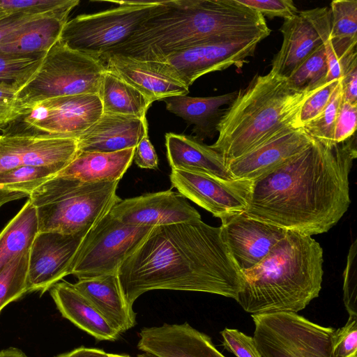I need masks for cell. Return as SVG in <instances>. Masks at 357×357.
<instances>
[{"instance_id":"obj_1","label":"cell","mask_w":357,"mask_h":357,"mask_svg":"<svg viewBox=\"0 0 357 357\" xmlns=\"http://www.w3.org/2000/svg\"><path fill=\"white\" fill-rule=\"evenodd\" d=\"M357 157L355 135L333 145L313 142L252 181L244 213L305 236L327 232L347 212L349 176Z\"/></svg>"},{"instance_id":"obj_2","label":"cell","mask_w":357,"mask_h":357,"mask_svg":"<svg viewBox=\"0 0 357 357\" xmlns=\"http://www.w3.org/2000/svg\"><path fill=\"white\" fill-rule=\"evenodd\" d=\"M130 309L151 290L199 291L236 299L243 276L220 227L202 220L155 227L117 271Z\"/></svg>"},{"instance_id":"obj_3","label":"cell","mask_w":357,"mask_h":357,"mask_svg":"<svg viewBox=\"0 0 357 357\" xmlns=\"http://www.w3.org/2000/svg\"><path fill=\"white\" fill-rule=\"evenodd\" d=\"M270 33L264 17L237 0H169L127 40L104 54L160 61L206 42Z\"/></svg>"},{"instance_id":"obj_4","label":"cell","mask_w":357,"mask_h":357,"mask_svg":"<svg viewBox=\"0 0 357 357\" xmlns=\"http://www.w3.org/2000/svg\"><path fill=\"white\" fill-rule=\"evenodd\" d=\"M323 250L310 236L287 231L255 266L243 273L235 300L251 314L296 312L319 296Z\"/></svg>"},{"instance_id":"obj_5","label":"cell","mask_w":357,"mask_h":357,"mask_svg":"<svg viewBox=\"0 0 357 357\" xmlns=\"http://www.w3.org/2000/svg\"><path fill=\"white\" fill-rule=\"evenodd\" d=\"M309 92L292 89L287 78L271 72L255 75L237 93L220 118L218 139L211 146L225 163L293 127L295 117Z\"/></svg>"},{"instance_id":"obj_6","label":"cell","mask_w":357,"mask_h":357,"mask_svg":"<svg viewBox=\"0 0 357 357\" xmlns=\"http://www.w3.org/2000/svg\"><path fill=\"white\" fill-rule=\"evenodd\" d=\"M119 182L50 178L29 197L36 210L38 232L87 234L121 199L116 195Z\"/></svg>"},{"instance_id":"obj_7","label":"cell","mask_w":357,"mask_h":357,"mask_svg":"<svg viewBox=\"0 0 357 357\" xmlns=\"http://www.w3.org/2000/svg\"><path fill=\"white\" fill-rule=\"evenodd\" d=\"M105 71L99 57L74 50L59 39L18 86L20 106L24 112L34 103L52 98L98 94Z\"/></svg>"},{"instance_id":"obj_8","label":"cell","mask_w":357,"mask_h":357,"mask_svg":"<svg viewBox=\"0 0 357 357\" xmlns=\"http://www.w3.org/2000/svg\"><path fill=\"white\" fill-rule=\"evenodd\" d=\"M118 6L68 20L60 39L70 47L100 57L127 40L167 1H114Z\"/></svg>"},{"instance_id":"obj_9","label":"cell","mask_w":357,"mask_h":357,"mask_svg":"<svg viewBox=\"0 0 357 357\" xmlns=\"http://www.w3.org/2000/svg\"><path fill=\"white\" fill-rule=\"evenodd\" d=\"M253 338L261 357H331L335 328L296 312L251 314Z\"/></svg>"},{"instance_id":"obj_10","label":"cell","mask_w":357,"mask_h":357,"mask_svg":"<svg viewBox=\"0 0 357 357\" xmlns=\"http://www.w3.org/2000/svg\"><path fill=\"white\" fill-rule=\"evenodd\" d=\"M153 228L125 224L109 212L85 236L71 274L82 280L117 273Z\"/></svg>"},{"instance_id":"obj_11","label":"cell","mask_w":357,"mask_h":357,"mask_svg":"<svg viewBox=\"0 0 357 357\" xmlns=\"http://www.w3.org/2000/svg\"><path fill=\"white\" fill-rule=\"evenodd\" d=\"M103 114L98 94L59 96L37 102L20 118L21 132L77 139Z\"/></svg>"},{"instance_id":"obj_12","label":"cell","mask_w":357,"mask_h":357,"mask_svg":"<svg viewBox=\"0 0 357 357\" xmlns=\"http://www.w3.org/2000/svg\"><path fill=\"white\" fill-rule=\"evenodd\" d=\"M266 35L208 41L174 52L162 62L188 87L201 76L227 69L240 68L254 55L259 42Z\"/></svg>"},{"instance_id":"obj_13","label":"cell","mask_w":357,"mask_h":357,"mask_svg":"<svg viewBox=\"0 0 357 357\" xmlns=\"http://www.w3.org/2000/svg\"><path fill=\"white\" fill-rule=\"evenodd\" d=\"M170 181L179 194L219 218L244 212L248 205L252 181L181 169H172Z\"/></svg>"},{"instance_id":"obj_14","label":"cell","mask_w":357,"mask_h":357,"mask_svg":"<svg viewBox=\"0 0 357 357\" xmlns=\"http://www.w3.org/2000/svg\"><path fill=\"white\" fill-rule=\"evenodd\" d=\"M78 151L75 138L6 132L0 135V173L22 166H45L60 172Z\"/></svg>"},{"instance_id":"obj_15","label":"cell","mask_w":357,"mask_h":357,"mask_svg":"<svg viewBox=\"0 0 357 357\" xmlns=\"http://www.w3.org/2000/svg\"><path fill=\"white\" fill-rule=\"evenodd\" d=\"M86 235L38 232L29 253L28 293L40 291L42 295L71 274L73 263Z\"/></svg>"},{"instance_id":"obj_16","label":"cell","mask_w":357,"mask_h":357,"mask_svg":"<svg viewBox=\"0 0 357 357\" xmlns=\"http://www.w3.org/2000/svg\"><path fill=\"white\" fill-rule=\"evenodd\" d=\"M221 235L243 273L258 264L287 231L255 219L244 212L220 218Z\"/></svg>"},{"instance_id":"obj_17","label":"cell","mask_w":357,"mask_h":357,"mask_svg":"<svg viewBox=\"0 0 357 357\" xmlns=\"http://www.w3.org/2000/svg\"><path fill=\"white\" fill-rule=\"evenodd\" d=\"M109 213L125 224L151 227L201 220L187 199L172 190L121 199Z\"/></svg>"},{"instance_id":"obj_18","label":"cell","mask_w":357,"mask_h":357,"mask_svg":"<svg viewBox=\"0 0 357 357\" xmlns=\"http://www.w3.org/2000/svg\"><path fill=\"white\" fill-rule=\"evenodd\" d=\"M99 58L106 70L137 89L151 102L189 93V87L162 62L140 61L113 54H103Z\"/></svg>"},{"instance_id":"obj_19","label":"cell","mask_w":357,"mask_h":357,"mask_svg":"<svg viewBox=\"0 0 357 357\" xmlns=\"http://www.w3.org/2000/svg\"><path fill=\"white\" fill-rule=\"evenodd\" d=\"M139 335L138 349L155 357H226L209 336L187 322L144 327Z\"/></svg>"},{"instance_id":"obj_20","label":"cell","mask_w":357,"mask_h":357,"mask_svg":"<svg viewBox=\"0 0 357 357\" xmlns=\"http://www.w3.org/2000/svg\"><path fill=\"white\" fill-rule=\"evenodd\" d=\"M313 139L303 128L289 127L227 163L234 180L252 181L307 147Z\"/></svg>"},{"instance_id":"obj_21","label":"cell","mask_w":357,"mask_h":357,"mask_svg":"<svg viewBox=\"0 0 357 357\" xmlns=\"http://www.w3.org/2000/svg\"><path fill=\"white\" fill-rule=\"evenodd\" d=\"M146 135V118L103 114L77 139L80 151L111 153L135 148Z\"/></svg>"},{"instance_id":"obj_22","label":"cell","mask_w":357,"mask_h":357,"mask_svg":"<svg viewBox=\"0 0 357 357\" xmlns=\"http://www.w3.org/2000/svg\"><path fill=\"white\" fill-rule=\"evenodd\" d=\"M73 285L119 334L136 324V314L123 298L117 273L78 280Z\"/></svg>"},{"instance_id":"obj_23","label":"cell","mask_w":357,"mask_h":357,"mask_svg":"<svg viewBox=\"0 0 357 357\" xmlns=\"http://www.w3.org/2000/svg\"><path fill=\"white\" fill-rule=\"evenodd\" d=\"M165 145L172 169L200 172L224 180H234L222 156L196 137L167 132Z\"/></svg>"},{"instance_id":"obj_24","label":"cell","mask_w":357,"mask_h":357,"mask_svg":"<svg viewBox=\"0 0 357 357\" xmlns=\"http://www.w3.org/2000/svg\"><path fill=\"white\" fill-rule=\"evenodd\" d=\"M280 31L283 40L271 61V73L288 78L314 51L323 44L312 23L301 10L284 20Z\"/></svg>"},{"instance_id":"obj_25","label":"cell","mask_w":357,"mask_h":357,"mask_svg":"<svg viewBox=\"0 0 357 357\" xmlns=\"http://www.w3.org/2000/svg\"><path fill=\"white\" fill-rule=\"evenodd\" d=\"M50 295L61 315L98 340L115 341L119 334L94 305L66 281L51 287Z\"/></svg>"},{"instance_id":"obj_26","label":"cell","mask_w":357,"mask_h":357,"mask_svg":"<svg viewBox=\"0 0 357 357\" xmlns=\"http://www.w3.org/2000/svg\"><path fill=\"white\" fill-rule=\"evenodd\" d=\"M69 14H49L25 24L0 42V53L43 56L60 39Z\"/></svg>"},{"instance_id":"obj_27","label":"cell","mask_w":357,"mask_h":357,"mask_svg":"<svg viewBox=\"0 0 357 357\" xmlns=\"http://www.w3.org/2000/svg\"><path fill=\"white\" fill-rule=\"evenodd\" d=\"M135 148L111 153L79 151L56 176L83 182L119 181L133 160Z\"/></svg>"},{"instance_id":"obj_28","label":"cell","mask_w":357,"mask_h":357,"mask_svg":"<svg viewBox=\"0 0 357 357\" xmlns=\"http://www.w3.org/2000/svg\"><path fill=\"white\" fill-rule=\"evenodd\" d=\"M237 92L216 96L190 97L187 95L174 96L164 98L166 109L194 125L192 132L196 137H212L224 111L220 107L230 105Z\"/></svg>"},{"instance_id":"obj_29","label":"cell","mask_w":357,"mask_h":357,"mask_svg":"<svg viewBox=\"0 0 357 357\" xmlns=\"http://www.w3.org/2000/svg\"><path fill=\"white\" fill-rule=\"evenodd\" d=\"M103 114L146 118L151 102L137 89L106 70L98 94Z\"/></svg>"},{"instance_id":"obj_30","label":"cell","mask_w":357,"mask_h":357,"mask_svg":"<svg viewBox=\"0 0 357 357\" xmlns=\"http://www.w3.org/2000/svg\"><path fill=\"white\" fill-rule=\"evenodd\" d=\"M38 232L36 210L28 199L0 232V273L13 259L30 250Z\"/></svg>"},{"instance_id":"obj_31","label":"cell","mask_w":357,"mask_h":357,"mask_svg":"<svg viewBox=\"0 0 357 357\" xmlns=\"http://www.w3.org/2000/svg\"><path fill=\"white\" fill-rule=\"evenodd\" d=\"M329 9L330 43L342 66L346 60L357 54V1L334 0Z\"/></svg>"},{"instance_id":"obj_32","label":"cell","mask_w":357,"mask_h":357,"mask_svg":"<svg viewBox=\"0 0 357 357\" xmlns=\"http://www.w3.org/2000/svg\"><path fill=\"white\" fill-rule=\"evenodd\" d=\"M328 65L322 44L287 78L289 86L298 92L311 91L326 83Z\"/></svg>"},{"instance_id":"obj_33","label":"cell","mask_w":357,"mask_h":357,"mask_svg":"<svg viewBox=\"0 0 357 357\" xmlns=\"http://www.w3.org/2000/svg\"><path fill=\"white\" fill-rule=\"evenodd\" d=\"M29 250L13 259L0 273V312L8 304L28 293Z\"/></svg>"},{"instance_id":"obj_34","label":"cell","mask_w":357,"mask_h":357,"mask_svg":"<svg viewBox=\"0 0 357 357\" xmlns=\"http://www.w3.org/2000/svg\"><path fill=\"white\" fill-rule=\"evenodd\" d=\"M59 172L45 166H22L0 173V188L24 193L28 197L43 183Z\"/></svg>"},{"instance_id":"obj_35","label":"cell","mask_w":357,"mask_h":357,"mask_svg":"<svg viewBox=\"0 0 357 357\" xmlns=\"http://www.w3.org/2000/svg\"><path fill=\"white\" fill-rule=\"evenodd\" d=\"M342 100L340 79L324 111L315 119L307 123L304 130L313 139L323 144L333 145L334 129L340 104Z\"/></svg>"},{"instance_id":"obj_36","label":"cell","mask_w":357,"mask_h":357,"mask_svg":"<svg viewBox=\"0 0 357 357\" xmlns=\"http://www.w3.org/2000/svg\"><path fill=\"white\" fill-rule=\"evenodd\" d=\"M339 80L326 82L308 93L295 117L294 128H303L320 115L329 102Z\"/></svg>"},{"instance_id":"obj_37","label":"cell","mask_w":357,"mask_h":357,"mask_svg":"<svg viewBox=\"0 0 357 357\" xmlns=\"http://www.w3.org/2000/svg\"><path fill=\"white\" fill-rule=\"evenodd\" d=\"M79 3L78 0H0V9L8 13H70Z\"/></svg>"},{"instance_id":"obj_38","label":"cell","mask_w":357,"mask_h":357,"mask_svg":"<svg viewBox=\"0 0 357 357\" xmlns=\"http://www.w3.org/2000/svg\"><path fill=\"white\" fill-rule=\"evenodd\" d=\"M43 56H22L0 53V82H13L19 86L37 69Z\"/></svg>"},{"instance_id":"obj_39","label":"cell","mask_w":357,"mask_h":357,"mask_svg":"<svg viewBox=\"0 0 357 357\" xmlns=\"http://www.w3.org/2000/svg\"><path fill=\"white\" fill-rule=\"evenodd\" d=\"M331 357H357V317L349 316L344 326L334 330Z\"/></svg>"},{"instance_id":"obj_40","label":"cell","mask_w":357,"mask_h":357,"mask_svg":"<svg viewBox=\"0 0 357 357\" xmlns=\"http://www.w3.org/2000/svg\"><path fill=\"white\" fill-rule=\"evenodd\" d=\"M357 240L351 245L344 272L343 301L349 316L357 317Z\"/></svg>"},{"instance_id":"obj_41","label":"cell","mask_w":357,"mask_h":357,"mask_svg":"<svg viewBox=\"0 0 357 357\" xmlns=\"http://www.w3.org/2000/svg\"><path fill=\"white\" fill-rule=\"evenodd\" d=\"M223 345L236 357H261L253 337L237 329L225 328L220 332Z\"/></svg>"},{"instance_id":"obj_42","label":"cell","mask_w":357,"mask_h":357,"mask_svg":"<svg viewBox=\"0 0 357 357\" xmlns=\"http://www.w3.org/2000/svg\"><path fill=\"white\" fill-rule=\"evenodd\" d=\"M241 4L268 17L290 19L298 12L291 0H237Z\"/></svg>"},{"instance_id":"obj_43","label":"cell","mask_w":357,"mask_h":357,"mask_svg":"<svg viewBox=\"0 0 357 357\" xmlns=\"http://www.w3.org/2000/svg\"><path fill=\"white\" fill-rule=\"evenodd\" d=\"M357 123V104L342 100L334 129V142L341 143L355 133Z\"/></svg>"},{"instance_id":"obj_44","label":"cell","mask_w":357,"mask_h":357,"mask_svg":"<svg viewBox=\"0 0 357 357\" xmlns=\"http://www.w3.org/2000/svg\"><path fill=\"white\" fill-rule=\"evenodd\" d=\"M47 14H30L26 13H8L0 19V42L22 28L25 24Z\"/></svg>"},{"instance_id":"obj_45","label":"cell","mask_w":357,"mask_h":357,"mask_svg":"<svg viewBox=\"0 0 357 357\" xmlns=\"http://www.w3.org/2000/svg\"><path fill=\"white\" fill-rule=\"evenodd\" d=\"M340 84L342 100L357 104V58L343 68Z\"/></svg>"},{"instance_id":"obj_46","label":"cell","mask_w":357,"mask_h":357,"mask_svg":"<svg viewBox=\"0 0 357 357\" xmlns=\"http://www.w3.org/2000/svg\"><path fill=\"white\" fill-rule=\"evenodd\" d=\"M133 160L141 168L158 169V158L149 135L144 136L135 147Z\"/></svg>"},{"instance_id":"obj_47","label":"cell","mask_w":357,"mask_h":357,"mask_svg":"<svg viewBox=\"0 0 357 357\" xmlns=\"http://www.w3.org/2000/svg\"><path fill=\"white\" fill-rule=\"evenodd\" d=\"M18 89L13 82H0V111L15 112L21 117L23 110L17 97Z\"/></svg>"},{"instance_id":"obj_48","label":"cell","mask_w":357,"mask_h":357,"mask_svg":"<svg viewBox=\"0 0 357 357\" xmlns=\"http://www.w3.org/2000/svg\"><path fill=\"white\" fill-rule=\"evenodd\" d=\"M107 354L99 349L80 347L55 357H107Z\"/></svg>"},{"instance_id":"obj_49","label":"cell","mask_w":357,"mask_h":357,"mask_svg":"<svg viewBox=\"0 0 357 357\" xmlns=\"http://www.w3.org/2000/svg\"><path fill=\"white\" fill-rule=\"evenodd\" d=\"M28 197L26 194L0 188V208L6 203Z\"/></svg>"},{"instance_id":"obj_50","label":"cell","mask_w":357,"mask_h":357,"mask_svg":"<svg viewBox=\"0 0 357 357\" xmlns=\"http://www.w3.org/2000/svg\"><path fill=\"white\" fill-rule=\"evenodd\" d=\"M20 116L15 112L0 111V128L6 126L16 120H18Z\"/></svg>"},{"instance_id":"obj_51","label":"cell","mask_w":357,"mask_h":357,"mask_svg":"<svg viewBox=\"0 0 357 357\" xmlns=\"http://www.w3.org/2000/svg\"><path fill=\"white\" fill-rule=\"evenodd\" d=\"M0 357H28L22 350L9 347L0 351Z\"/></svg>"},{"instance_id":"obj_52","label":"cell","mask_w":357,"mask_h":357,"mask_svg":"<svg viewBox=\"0 0 357 357\" xmlns=\"http://www.w3.org/2000/svg\"><path fill=\"white\" fill-rule=\"evenodd\" d=\"M107 357H130L127 355H120V354H107Z\"/></svg>"},{"instance_id":"obj_53","label":"cell","mask_w":357,"mask_h":357,"mask_svg":"<svg viewBox=\"0 0 357 357\" xmlns=\"http://www.w3.org/2000/svg\"><path fill=\"white\" fill-rule=\"evenodd\" d=\"M8 13L0 9V19L8 15Z\"/></svg>"}]
</instances>
